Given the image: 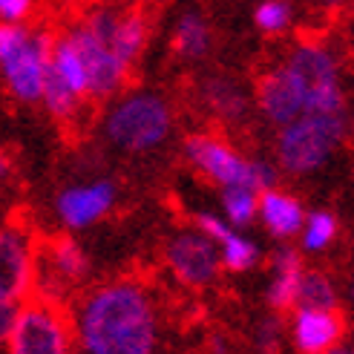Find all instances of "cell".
I'll list each match as a JSON object with an SVG mask.
<instances>
[{
  "label": "cell",
  "instance_id": "cell-1",
  "mask_svg": "<svg viewBox=\"0 0 354 354\" xmlns=\"http://www.w3.org/2000/svg\"><path fill=\"white\" fill-rule=\"evenodd\" d=\"M84 343L90 354H150L156 320L145 291L127 282L101 288L84 311Z\"/></svg>",
  "mask_w": 354,
  "mask_h": 354
},
{
  "label": "cell",
  "instance_id": "cell-2",
  "mask_svg": "<svg viewBox=\"0 0 354 354\" xmlns=\"http://www.w3.org/2000/svg\"><path fill=\"white\" fill-rule=\"evenodd\" d=\"M73 346V317L55 297H32L15 314L9 331L12 354H69Z\"/></svg>",
  "mask_w": 354,
  "mask_h": 354
},
{
  "label": "cell",
  "instance_id": "cell-3",
  "mask_svg": "<svg viewBox=\"0 0 354 354\" xmlns=\"http://www.w3.org/2000/svg\"><path fill=\"white\" fill-rule=\"evenodd\" d=\"M286 73L291 75L299 101H303L306 115H331L343 113V93L337 84V66H334L331 55L317 46V44H303L294 55Z\"/></svg>",
  "mask_w": 354,
  "mask_h": 354
},
{
  "label": "cell",
  "instance_id": "cell-4",
  "mask_svg": "<svg viewBox=\"0 0 354 354\" xmlns=\"http://www.w3.org/2000/svg\"><path fill=\"white\" fill-rule=\"evenodd\" d=\"M346 113L331 115H303L291 121L279 138V158L294 173H308L320 167L328 153L343 141Z\"/></svg>",
  "mask_w": 354,
  "mask_h": 354
},
{
  "label": "cell",
  "instance_id": "cell-5",
  "mask_svg": "<svg viewBox=\"0 0 354 354\" xmlns=\"http://www.w3.org/2000/svg\"><path fill=\"white\" fill-rule=\"evenodd\" d=\"M185 147H187L193 162L227 187H242V190L257 193L274 182V173L265 165L242 162L239 156H234L225 145H219V141L210 138V136H190Z\"/></svg>",
  "mask_w": 354,
  "mask_h": 354
},
{
  "label": "cell",
  "instance_id": "cell-6",
  "mask_svg": "<svg viewBox=\"0 0 354 354\" xmlns=\"http://www.w3.org/2000/svg\"><path fill=\"white\" fill-rule=\"evenodd\" d=\"M170 130V115L165 101L153 95H138L113 113L110 136L127 150H147L158 145Z\"/></svg>",
  "mask_w": 354,
  "mask_h": 354
},
{
  "label": "cell",
  "instance_id": "cell-7",
  "mask_svg": "<svg viewBox=\"0 0 354 354\" xmlns=\"http://www.w3.org/2000/svg\"><path fill=\"white\" fill-rule=\"evenodd\" d=\"M69 41H73L81 66H84V78H86V93L93 98H107L113 95L118 86L127 78V66H124L107 46H101L86 29H75L69 32Z\"/></svg>",
  "mask_w": 354,
  "mask_h": 354
},
{
  "label": "cell",
  "instance_id": "cell-8",
  "mask_svg": "<svg viewBox=\"0 0 354 354\" xmlns=\"http://www.w3.org/2000/svg\"><path fill=\"white\" fill-rule=\"evenodd\" d=\"M32 288V254L29 234L15 219L0 231V303L26 297Z\"/></svg>",
  "mask_w": 354,
  "mask_h": 354
},
{
  "label": "cell",
  "instance_id": "cell-9",
  "mask_svg": "<svg viewBox=\"0 0 354 354\" xmlns=\"http://www.w3.org/2000/svg\"><path fill=\"white\" fill-rule=\"evenodd\" d=\"M52 32H38L29 35L26 44L15 52L12 58L3 61L9 86L15 95H21L26 101L41 95V78H44V66L49 64V52H52Z\"/></svg>",
  "mask_w": 354,
  "mask_h": 354
},
{
  "label": "cell",
  "instance_id": "cell-10",
  "mask_svg": "<svg viewBox=\"0 0 354 354\" xmlns=\"http://www.w3.org/2000/svg\"><path fill=\"white\" fill-rule=\"evenodd\" d=\"M170 268L187 286H205L216 277V251L205 236H179L167 248Z\"/></svg>",
  "mask_w": 354,
  "mask_h": 354
},
{
  "label": "cell",
  "instance_id": "cell-11",
  "mask_svg": "<svg viewBox=\"0 0 354 354\" xmlns=\"http://www.w3.org/2000/svg\"><path fill=\"white\" fill-rule=\"evenodd\" d=\"M346 334V317L334 311H299L297 317V346L303 354H328Z\"/></svg>",
  "mask_w": 354,
  "mask_h": 354
},
{
  "label": "cell",
  "instance_id": "cell-12",
  "mask_svg": "<svg viewBox=\"0 0 354 354\" xmlns=\"http://www.w3.org/2000/svg\"><path fill=\"white\" fill-rule=\"evenodd\" d=\"M257 98L262 104V110L279 124H291L299 115V110H303L299 93H297V86L286 69H274V73L259 75L257 78Z\"/></svg>",
  "mask_w": 354,
  "mask_h": 354
},
{
  "label": "cell",
  "instance_id": "cell-13",
  "mask_svg": "<svg viewBox=\"0 0 354 354\" xmlns=\"http://www.w3.org/2000/svg\"><path fill=\"white\" fill-rule=\"evenodd\" d=\"M153 32V12L150 6H130L115 15V32L110 41V52L127 66L141 49H145L147 38Z\"/></svg>",
  "mask_w": 354,
  "mask_h": 354
},
{
  "label": "cell",
  "instance_id": "cell-14",
  "mask_svg": "<svg viewBox=\"0 0 354 354\" xmlns=\"http://www.w3.org/2000/svg\"><path fill=\"white\" fill-rule=\"evenodd\" d=\"M113 202V187L110 185H95V187H81V190H66L58 207L61 216L69 225H86L98 219Z\"/></svg>",
  "mask_w": 354,
  "mask_h": 354
},
{
  "label": "cell",
  "instance_id": "cell-15",
  "mask_svg": "<svg viewBox=\"0 0 354 354\" xmlns=\"http://www.w3.org/2000/svg\"><path fill=\"white\" fill-rule=\"evenodd\" d=\"M262 216L277 236H291V234L299 231L303 210H299V202L291 199V196H282V193H265L262 196Z\"/></svg>",
  "mask_w": 354,
  "mask_h": 354
},
{
  "label": "cell",
  "instance_id": "cell-16",
  "mask_svg": "<svg viewBox=\"0 0 354 354\" xmlns=\"http://www.w3.org/2000/svg\"><path fill=\"white\" fill-rule=\"evenodd\" d=\"M299 277H303V271H299V257L294 251H282L277 257V279H274V286L268 291V299H271L274 308L286 311V308L294 306Z\"/></svg>",
  "mask_w": 354,
  "mask_h": 354
},
{
  "label": "cell",
  "instance_id": "cell-17",
  "mask_svg": "<svg viewBox=\"0 0 354 354\" xmlns=\"http://www.w3.org/2000/svg\"><path fill=\"white\" fill-rule=\"evenodd\" d=\"M41 93L46 95L49 110L55 113L61 121H73L78 113V95L69 90L66 81L58 75V69L52 66V61L44 66V78H41Z\"/></svg>",
  "mask_w": 354,
  "mask_h": 354
},
{
  "label": "cell",
  "instance_id": "cell-18",
  "mask_svg": "<svg viewBox=\"0 0 354 354\" xmlns=\"http://www.w3.org/2000/svg\"><path fill=\"white\" fill-rule=\"evenodd\" d=\"M294 303L299 306V311H334L337 308V297H334L331 282L323 274L311 271L299 277Z\"/></svg>",
  "mask_w": 354,
  "mask_h": 354
},
{
  "label": "cell",
  "instance_id": "cell-19",
  "mask_svg": "<svg viewBox=\"0 0 354 354\" xmlns=\"http://www.w3.org/2000/svg\"><path fill=\"white\" fill-rule=\"evenodd\" d=\"M46 248H49V257H52V265L55 271L66 279H75L86 271V259L81 254V248L69 239L66 234H55L52 239H46Z\"/></svg>",
  "mask_w": 354,
  "mask_h": 354
},
{
  "label": "cell",
  "instance_id": "cell-20",
  "mask_svg": "<svg viewBox=\"0 0 354 354\" xmlns=\"http://www.w3.org/2000/svg\"><path fill=\"white\" fill-rule=\"evenodd\" d=\"M52 44H55V61H52V66L58 69V75L66 81L69 90H73L75 95H84L86 93L84 66H81V58H78L73 41H69V35H64L61 41H52Z\"/></svg>",
  "mask_w": 354,
  "mask_h": 354
},
{
  "label": "cell",
  "instance_id": "cell-21",
  "mask_svg": "<svg viewBox=\"0 0 354 354\" xmlns=\"http://www.w3.org/2000/svg\"><path fill=\"white\" fill-rule=\"evenodd\" d=\"M173 49L179 52V55H187V58H199L207 49V26L199 15H185L179 21V29H176V38H173Z\"/></svg>",
  "mask_w": 354,
  "mask_h": 354
},
{
  "label": "cell",
  "instance_id": "cell-22",
  "mask_svg": "<svg viewBox=\"0 0 354 354\" xmlns=\"http://www.w3.org/2000/svg\"><path fill=\"white\" fill-rule=\"evenodd\" d=\"M225 207H227V216L234 222H248L257 210V196L251 190H242V187H227L225 193Z\"/></svg>",
  "mask_w": 354,
  "mask_h": 354
},
{
  "label": "cell",
  "instance_id": "cell-23",
  "mask_svg": "<svg viewBox=\"0 0 354 354\" xmlns=\"http://www.w3.org/2000/svg\"><path fill=\"white\" fill-rule=\"evenodd\" d=\"M334 234H337V222H334L331 214H311L308 219V231H306V245L308 248H323L334 239Z\"/></svg>",
  "mask_w": 354,
  "mask_h": 354
},
{
  "label": "cell",
  "instance_id": "cell-24",
  "mask_svg": "<svg viewBox=\"0 0 354 354\" xmlns=\"http://www.w3.org/2000/svg\"><path fill=\"white\" fill-rule=\"evenodd\" d=\"M257 259V248L251 242H245L239 236H231L225 242V265L227 268H234V271H242L248 268Z\"/></svg>",
  "mask_w": 354,
  "mask_h": 354
},
{
  "label": "cell",
  "instance_id": "cell-25",
  "mask_svg": "<svg viewBox=\"0 0 354 354\" xmlns=\"http://www.w3.org/2000/svg\"><path fill=\"white\" fill-rule=\"evenodd\" d=\"M207 95H210V101H214L225 115H239V113H242V95L234 90L231 84H222V81L210 84Z\"/></svg>",
  "mask_w": 354,
  "mask_h": 354
},
{
  "label": "cell",
  "instance_id": "cell-26",
  "mask_svg": "<svg viewBox=\"0 0 354 354\" xmlns=\"http://www.w3.org/2000/svg\"><path fill=\"white\" fill-rule=\"evenodd\" d=\"M29 38V32L15 26V24H0V64H3L6 58H12L17 49H21Z\"/></svg>",
  "mask_w": 354,
  "mask_h": 354
},
{
  "label": "cell",
  "instance_id": "cell-27",
  "mask_svg": "<svg viewBox=\"0 0 354 354\" xmlns=\"http://www.w3.org/2000/svg\"><path fill=\"white\" fill-rule=\"evenodd\" d=\"M257 24L265 32H277L288 24V6L286 3H262L257 9Z\"/></svg>",
  "mask_w": 354,
  "mask_h": 354
},
{
  "label": "cell",
  "instance_id": "cell-28",
  "mask_svg": "<svg viewBox=\"0 0 354 354\" xmlns=\"http://www.w3.org/2000/svg\"><path fill=\"white\" fill-rule=\"evenodd\" d=\"M196 222H199V225L205 227V234H210V236H214V239H219L222 245H225L227 239H231V236H234V234H231V231H227V227H225V225H222L219 219H214V216H207V214H199V216H196Z\"/></svg>",
  "mask_w": 354,
  "mask_h": 354
},
{
  "label": "cell",
  "instance_id": "cell-29",
  "mask_svg": "<svg viewBox=\"0 0 354 354\" xmlns=\"http://www.w3.org/2000/svg\"><path fill=\"white\" fill-rule=\"evenodd\" d=\"M26 12H29V3H24V0H0V15L3 17L17 21V17H26Z\"/></svg>",
  "mask_w": 354,
  "mask_h": 354
},
{
  "label": "cell",
  "instance_id": "cell-30",
  "mask_svg": "<svg viewBox=\"0 0 354 354\" xmlns=\"http://www.w3.org/2000/svg\"><path fill=\"white\" fill-rule=\"evenodd\" d=\"M12 323H15V308L9 303H0V343L9 337Z\"/></svg>",
  "mask_w": 354,
  "mask_h": 354
},
{
  "label": "cell",
  "instance_id": "cell-31",
  "mask_svg": "<svg viewBox=\"0 0 354 354\" xmlns=\"http://www.w3.org/2000/svg\"><path fill=\"white\" fill-rule=\"evenodd\" d=\"M328 354H351L348 348H334V351H328Z\"/></svg>",
  "mask_w": 354,
  "mask_h": 354
},
{
  "label": "cell",
  "instance_id": "cell-32",
  "mask_svg": "<svg viewBox=\"0 0 354 354\" xmlns=\"http://www.w3.org/2000/svg\"><path fill=\"white\" fill-rule=\"evenodd\" d=\"M0 173H6V158L0 156Z\"/></svg>",
  "mask_w": 354,
  "mask_h": 354
}]
</instances>
